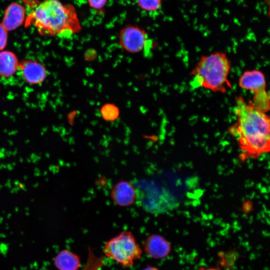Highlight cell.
Returning <instances> with one entry per match:
<instances>
[{
    "instance_id": "obj_2",
    "label": "cell",
    "mask_w": 270,
    "mask_h": 270,
    "mask_svg": "<svg viewBox=\"0 0 270 270\" xmlns=\"http://www.w3.org/2000/svg\"><path fill=\"white\" fill-rule=\"evenodd\" d=\"M25 24L32 25L42 36L70 38L81 30L74 6L59 0H44L28 16Z\"/></svg>"
},
{
    "instance_id": "obj_14",
    "label": "cell",
    "mask_w": 270,
    "mask_h": 270,
    "mask_svg": "<svg viewBox=\"0 0 270 270\" xmlns=\"http://www.w3.org/2000/svg\"><path fill=\"white\" fill-rule=\"evenodd\" d=\"M108 0H86L89 6L96 10H102L106 6Z\"/></svg>"
},
{
    "instance_id": "obj_9",
    "label": "cell",
    "mask_w": 270,
    "mask_h": 270,
    "mask_svg": "<svg viewBox=\"0 0 270 270\" xmlns=\"http://www.w3.org/2000/svg\"><path fill=\"white\" fill-rule=\"evenodd\" d=\"M26 10L20 4L14 2L5 10L1 23L7 31H11L20 26L25 20Z\"/></svg>"
},
{
    "instance_id": "obj_17",
    "label": "cell",
    "mask_w": 270,
    "mask_h": 270,
    "mask_svg": "<svg viewBox=\"0 0 270 270\" xmlns=\"http://www.w3.org/2000/svg\"><path fill=\"white\" fill-rule=\"evenodd\" d=\"M142 270H160L156 267L148 266H146L145 268H144Z\"/></svg>"
},
{
    "instance_id": "obj_6",
    "label": "cell",
    "mask_w": 270,
    "mask_h": 270,
    "mask_svg": "<svg viewBox=\"0 0 270 270\" xmlns=\"http://www.w3.org/2000/svg\"><path fill=\"white\" fill-rule=\"evenodd\" d=\"M120 45L130 53L140 52L150 48L152 41L144 30L134 25H128L120 30L118 34Z\"/></svg>"
},
{
    "instance_id": "obj_12",
    "label": "cell",
    "mask_w": 270,
    "mask_h": 270,
    "mask_svg": "<svg viewBox=\"0 0 270 270\" xmlns=\"http://www.w3.org/2000/svg\"><path fill=\"white\" fill-rule=\"evenodd\" d=\"M19 62L16 56L8 50L0 52V76L9 77L18 68Z\"/></svg>"
},
{
    "instance_id": "obj_3",
    "label": "cell",
    "mask_w": 270,
    "mask_h": 270,
    "mask_svg": "<svg viewBox=\"0 0 270 270\" xmlns=\"http://www.w3.org/2000/svg\"><path fill=\"white\" fill-rule=\"evenodd\" d=\"M231 62L224 52L203 56L190 72V85L194 88H202L224 93L231 87L228 80Z\"/></svg>"
},
{
    "instance_id": "obj_5",
    "label": "cell",
    "mask_w": 270,
    "mask_h": 270,
    "mask_svg": "<svg viewBox=\"0 0 270 270\" xmlns=\"http://www.w3.org/2000/svg\"><path fill=\"white\" fill-rule=\"evenodd\" d=\"M239 86L254 94L252 102L260 111L266 112L270 109V97L266 91L264 74L259 70H246L238 80Z\"/></svg>"
},
{
    "instance_id": "obj_15",
    "label": "cell",
    "mask_w": 270,
    "mask_h": 270,
    "mask_svg": "<svg viewBox=\"0 0 270 270\" xmlns=\"http://www.w3.org/2000/svg\"><path fill=\"white\" fill-rule=\"evenodd\" d=\"M8 40V31L0 23V51L6 47Z\"/></svg>"
},
{
    "instance_id": "obj_1",
    "label": "cell",
    "mask_w": 270,
    "mask_h": 270,
    "mask_svg": "<svg viewBox=\"0 0 270 270\" xmlns=\"http://www.w3.org/2000/svg\"><path fill=\"white\" fill-rule=\"evenodd\" d=\"M234 112L236 121L229 131L236 140L242 160L257 158L270 150V120L266 112L258 109L252 101L242 96L236 98Z\"/></svg>"
},
{
    "instance_id": "obj_13",
    "label": "cell",
    "mask_w": 270,
    "mask_h": 270,
    "mask_svg": "<svg viewBox=\"0 0 270 270\" xmlns=\"http://www.w3.org/2000/svg\"><path fill=\"white\" fill-rule=\"evenodd\" d=\"M139 8L146 12H154L160 9L162 0H136Z\"/></svg>"
},
{
    "instance_id": "obj_4",
    "label": "cell",
    "mask_w": 270,
    "mask_h": 270,
    "mask_svg": "<svg viewBox=\"0 0 270 270\" xmlns=\"http://www.w3.org/2000/svg\"><path fill=\"white\" fill-rule=\"evenodd\" d=\"M103 252L120 265L128 268L140 258L142 250L133 234L124 231L105 243Z\"/></svg>"
},
{
    "instance_id": "obj_16",
    "label": "cell",
    "mask_w": 270,
    "mask_h": 270,
    "mask_svg": "<svg viewBox=\"0 0 270 270\" xmlns=\"http://www.w3.org/2000/svg\"><path fill=\"white\" fill-rule=\"evenodd\" d=\"M198 270H220L218 268H214V267H208V268L202 267Z\"/></svg>"
},
{
    "instance_id": "obj_11",
    "label": "cell",
    "mask_w": 270,
    "mask_h": 270,
    "mask_svg": "<svg viewBox=\"0 0 270 270\" xmlns=\"http://www.w3.org/2000/svg\"><path fill=\"white\" fill-rule=\"evenodd\" d=\"M54 263L58 270H78L80 266V260L78 254L64 249L56 256Z\"/></svg>"
},
{
    "instance_id": "obj_8",
    "label": "cell",
    "mask_w": 270,
    "mask_h": 270,
    "mask_svg": "<svg viewBox=\"0 0 270 270\" xmlns=\"http://www.w3.org/2000/svg\"><path fill=\"white\" fill-rule=\"evenodd\" d=\"M24 80L30 84H39L44 81L47 72L44 66L40 63L30 60H23L19 63Z\"/></svg>"
},
{
    "instance_id": "obj_7",
    "label": "cell",
    "mask_w": 270,
    "mask_h": 270,
    "mask_svg": "<svg viewBox=\"0 0 270 270\" xmlns=\"http://www.w3.org/2000/svg\"><path fill=\"white\" fill-rule=\"evenodd\" d=\"M143 249L146 254L154 259L166 258L171 252V244L165 238L158 234H152L144 241Z\"/></svg>"
},
{
    "instance_id": "obj_10",
    "label": "cell",
    "mask_w": 270,
    "mask_h": 270,
    "mask_svg": "<svg viewBox=\"0 0 270 270\" xmlns=\"http://www.w3.org/2000/svg\"><path fill=\"white\" fill-rule=\"evenodd\" d=\"M136 191L132 185L127 182H120L112 190V197L118 205L127 206L132 205L135 200Z\"/></svg>"
}]
</instances>
